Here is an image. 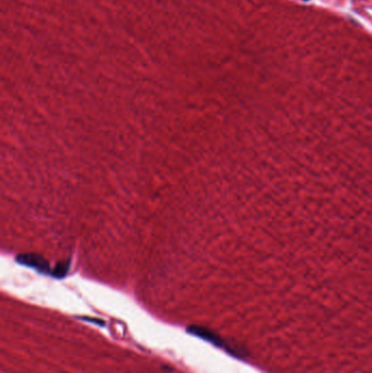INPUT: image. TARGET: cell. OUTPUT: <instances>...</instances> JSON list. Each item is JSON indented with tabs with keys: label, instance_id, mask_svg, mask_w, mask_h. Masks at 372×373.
Returning <instances> with one entry per match:
<instances>
[{
	"label": "cell",
	"instance_id": "3",
	"mask_svg": "<svg viewBox=\"0 0 372 373\" xmlns=\"http://www.w3.org/2000/svg\"><path fill=\"white\" fill-rule=\"evenodd\" d=\"M68 269H69V265H68V263L65 264V265H64V264H63V265H59V267L56 268L55 274H54V275L57 276V277H63L68 272Z\"/></svg>",
	"mask_w": 372,
	"mask_h": 373
},
{
	"label": "cell",
	"instance_id": "2",
	"mask_svg": "<svg viewBox=\"0 0 372 373\" xmlns=\"http://www.w3.org/2000/svg\"><path fill=\"white\" fill-rule=\"evenodd\" d=\"M19 262L25 264V265L35 268L38 271H42V272H47L48 271V264H47V262L43 260L42 257L36 255H23L19 257Z\"/></svg>",
	"mask_w": 372,
	"mask_h": 373
},
{
	"label": "cell",
	"instance_id": "1",
	"mask_svg": "<svg viewBox=\"0 0 372 373\" xmlns=\"http://www.w3.org/2000/svg\"><path fill=\"white\" fill-rule=\"evenodd\" d=\"M188 332H189V333L195 335V336L203 338V340L211 342V343L215 344L216 346H225L224 342H223V340L220 336H218L215 333H213L212 331H208L207 329L200 328V327H192V328L188 329Z\"/></svg>",
	"mask_w": 372,
	"mask_h": 373
}]
</instances>
